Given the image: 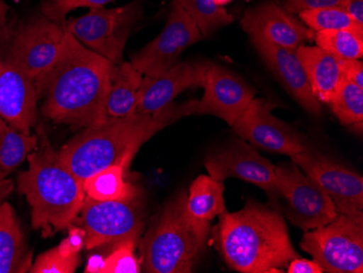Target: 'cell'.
I'll list each match as a JSON object with an SVG mask.
<instances>
[{
	"mask_svg": "<svg viewBox=\"0 0 363 273\" xmlns=\"http://www.w3.org/2000/svg\"><path fill=\"white\" fill-rule=\"evenodd\" d=\"M340 7L356 23L363 26V0H342Z\"/></svg>",
	"mask_w": 363,
	"mask_h": 273,
	"instance_id": "cell-37",
	"label": "cell"
},
{
	"mask_svg": "<svg viewBox=\"0 0 363 273\" xmlns=\"http://www.w3.org/2000/svg\"><path fill=\"white\" fill-rule=\"evenodd\" d=\"M114 0H44L42 4V13L45 17L56 22L65 28L69 12L77 8L85 7L89 9L105 7Z\"/></svg>",
	"mask_w": 363,
	"mask_h": 273,
	"instance_id": "cell-31",
	"label": "cell"
},
{
	"mask_svg": "<svg viewBox=\"0 0 363 273\" xmlns=\"http://www.w3.org/2000/svg\"><path fill=\"white\" fill-rule=\"evenodd\" d=\"M114 65L65 30L58 60L35 85L42 113L58 124L93 128L107 120Z\"/></svg>",
	"mask_w": 363,
	"mask_h": 273,
	"instance_id": "cell-1",
	"label": "cell"
},
{
	"mask_svg": "<svg viewBox=\"0 0 363 273\" xmlns=\"http://www.w3.org/2000/svg\"><path fill=\"white\" fill-rule=\"evenodd\" d=\"M65 36V28L56 22L45 16L33 18L12 34L7 50L0 56L21 69L36 85L58 60Z\"/></svg>",
	"mask_w": 363,
	"mask_h": 273,
	"instance_id": "cell-10",
	"label": "cell"
},
{
	"mask_svg": "<svg viewBox=\"0 0 363 273\" xmlns=\"http://www.w3.org/2000/svg\"><path fill=\"white\" fill-rule=\"evenodd\" d=\"M299 19L313 32L350 30L363 33V26L356 23L342 7H328L301 12Z\"/></svg>",
	"mask_w": 363,
	"mask_h": 273,
	"instance_id": "cell-29",
	"label": "cell"
},
{
	"mask_svg": "<svg viewBox=\"0 0 363 273\" xmlns=\"http://www.w3.org/2000/svg\"><path fill=\"white\" fill-rule=\"evenodd\" d=\"M184 116H191V101L172 103L154 115L136 112L128 117H108L101 126L84 128L77 134L58 154L83 183L98 171L114 165L128 169L146 140Z\"/></svg>",
	"mask_w": 363,
	"mask_h": 273,
	"instance_id": "cell-2",
	"label": "cell"
},
{
	"mask_svg": "<svg viewBox=\"0 0 363 273\" xmlns=\"http://www.w3.org/2000/svg\"><path fill=\"white\" fill-rule=\"evenodd\" d=\"M291 158L331 197L338 213L363 211L362 175L310 147Z\"/></svg>",
	"mask_w": 363,
	"mask_h": 273,
	"instance_id": "cell-14",
	"label": "cell"
},
{
	"mask_svg": "<svg viewBox=\"0 0 363 273\" xmlns=\"http://www.w3.org/2000/svg\"><path fill=\"white\" fill-rule=\"evenodd\" d=\"M143 75L130 62L114 65L107 101L108 117L124 118L136 113Z\"/></svg>",
	"mask_w": 363,
	"mask_h": 273,
	"instance_id": "cell-23",
	"label": "cell"
},
{
	"mask_svg": "<svg viewBox=\"0 0 363 273\" xmlns=\"http://www.w3.org/2000/svg\"><path fill=\"white\" fill-rule=\"evenodd\" d=\"M28 169L18 174V191L30 206L32 227L44 238L73 223L84 203V189L58 152L43 138L38 150L28 156Z\"/></svg>",
	"mask_w": 363,
	"mask_h": 273,
	"instance_id": "cell-4",
	"label": "cell"
},
{
	"mask_svg": "<svg viewBox=\"0 0 363 273\" xmlns=\"http://www.w3.org/2000/svg\"><path fill=\"white\" fill-rule=\"evenodd\" d=\"M330 105L342 126L362 124L363 89L354 83L342 79Z\"/></svg>",
	"mask_w": 363,
	"mask_h": 273,
	"instance_id": "cell-28",
	"label": "cell"
},
{
	"mask_svg": "<svg viewBox=\"0 0 363 273\" xmlns=\"http://www.w3.org/2000/svg\"><path fill=\"white\" fill-rule=\"evenodd\" d=\"M81 262L79 255L63 256L57 247L47 250L36 258L28 272L30 273H73Z\"/></svg>",
	"mask_w": 363,
	"mask_h": 273,
	"instance_id": "cell-32",
	"label": "cell"
},
{
	"mask_svg": "<svg viewBox=\"0 0 363 273\" xmlns=\"http://www.w3.org/2000/svg\"><path fill=\"white\" fill-rule=\"evenodd\" d=\"M203 87V99L191 101V115L214 116L230 126L256 97V91L240 75L209 61Z\"/></svg>",
	"mask_w": 363,
	"mask_h": 273,
	"instance_id": "cell-15",
	"label": "cell"
},
{
	"mask_svg": "<svg viewBox=\"0 0 363 273\" xmlns=\"http://www.w3.org/2000/svg\"><path fill=\"white\" fill-rule=\"evenodd\" d=\"M140 240L134 238L114 244L113 250L105 258L103 273L142 272V264L135 256V246Z\"/></svg>",
	"mask_w": 363,
	"mask_h": 273,
	"instance_id": "cell-30",
	"label": "cell"
},
{
	"mask_svg": "<svg viewBox=\"0 0 363 273\" xmlns=\"http://www.w3.org/2000/svg\"><path fill=\"white\" fill-rule=\"evenodd\" d=\"M7 175L3 171H0V204L5 201L14 189L13 182L8 179Z\"/></svg>",
	"mask_w": 363,
	"mask_h": 273,
	"instance_id": "cell-39",
	"label": "cell"
},
{
	"mask_svg": "<svg viewBox=\"0 0 363 273\" xmlns=\"http://www.w3.org/2000/svg\"><path fill=\"white\" fill-rule=\"evenodd\" d=\"M32 254L13 208L0 204V273L28 272Z\"/></svg>",
	"mask_w": 363,
	"mask_h": 273,
	"instance_id": "cell-21",
	"label": "cell"
},
{
	"mask_svg": "<svg viewBox=\"0 0 363 273\" xmlns=\"http://www.w3.org/2000/svg\"><path fill=\"white\" fill-rule=\"evenodd\" d=\"M273 107L270 101L255 97L232 126L236 135L255 147L289 157L307 150L305 136L274 117Z\"/></svg>",
	"mask_w": 363,
	"mask_h": 273,
	"instance_id": "cell-13",
	"label": "cell"
},
{
	"mask_svg": "<svg viewBox=\"0 0 363 273\" xmlns=\"http://www.w3.org/2000/svg\"><path fill=\"white\" fill-rule=\"evenodd\" d=\"M233 0H214V3L217 4L220 7H224V6L228 5L232 3Z\"/></svg>",
	"mask_w": 363,
	"mask_h": 273,
	"instance_id": "cell-41",
	"label": "cell"
},
{
	"mask_svg": "<svg viewBox=\"0 0 363 273\" xmlns=\"http://www.w3.org/2000/svg\"><path fill=\"white\" fill-rule=\"evenodd\" d=\"M205 166L213 180L236 178L257 185L268 194L274 209L279 208L275 166L242 138L208 155Z\"/></svg>",
	"mask_w": 363,
	"mask_h": 273,
	"instance_id": "cell-12",
	"label": "cell"
},
{
	"mask_svg": "<svg viewBox=\"0 0 363 273\" xmlns=\"http://www.w3.org/2000/svg\"><path fill=\"white\" fill-rule=\"evenodd\" d=\"M240 26L250 38H261L291 50H297L301 45L311 42L315 35V32L297 19L295 14L273 0L248 8Z\"/></svg>",
	"mask_w": 363,
	"mask_h": 273,
	"instance_id": "cell-16",
	"label": "cell"
},
{
	"mask_svg": "<svg viewBox=\"0 0 363 273\" xmlns=\"http://www.w3.org/2000/svg\"><path fill=\"white\" fill-rule=\"evenodd\" d=\"M203 38L196 22L173 0L162 32L136 52L130 63L143 77H158L179 63L181 55Z\"/></svg>",
	"mask_w": 363,
	"mask_h": 273,
	"instance_id": "cell-11",
	"label": "cell"
},
{
	"mask_svg": "<svg viewBox=\"0 0 363 273\" xmlns=\"http://www.w3.org/2000/svg\"><path fill=\"white\" fill-rule=\"evenodd\" d=\"M342 79L363 89V63L360 59H342Z\"/></svg>",
	"mask_w": 363,
	"mask_h": 273,
	"instance_id": "cell-35",
	"label": "cell"
},
{
	"mask_svg": "<svg viewBox=\"0 0 363 273\" xmlns=\"http://www.w3.org/2000/svg\"><path fill=\"white\" fill-rule=\"evenodd\" d=\"M318 47L340 59H361L363 56V33L350 30H328L315 32Z\"/></svg>",
	"mask_w": 363,
	"mask_h": 273,
	"instance_id": "cell-27",
	"label": "cell"
},
{
	"mask_svg": "<svg viewBox=\"0 0 363 273\" xmlns=\"http://www.w3.org/2000/svg\"><path fill=\"white\" fill-rule=\"evenodd\" d=\"M187 193L168 201L140 240V264L148 273H189L201 258L208 234L186 211Z\"/></svg>",
	"mask_w": 363,
	"mask_h": 273,
	"instance_id": "cell-5",
	"label": "cell"
},
{
	"mask_svg": "<svg viewBox=\"0 0 363 273\" xmlns=\"http://www.w3.org/2000/svg\"><path fill=\"white\" fill-rule=\"evenodd\" d=\"M69 229V236L65 240H61V243L57 246L59 252L65 257H73L79 255L83 247H85V233L84 229H82L79 225L71 224Z\"/></svg>",
	"mask_w": 363,
	"mask_h": 273,
	"instance_id": "cell-33",
	"label": "cell"
},
{
	"mask_svg": "<svg viewBox=\"0 0 363 273\" xmlns=\"http://www.w3.org/2000/svg\"><path fill=\"white\" fill-rule=\"evenodd\" d=\"M301 248L328 273L363 272V211L338 213L303 235Z\"/></svg>",
	"mask_w": 363,
	"mask_h": 273,
	"instance_id": "cell-6",
	"label": "cell"
},
{
	"mask_svg": "<svg viewBox=\"0 0 363 273\" xmlns=\"http://www.w3.org/2000/svg\"><path fill=\"white\" fill-rule=\"evenodd\" d=\"M289 273H323V269L315 260L296 257L287 266Z\"/></svg>",
	"mask_w": 363,
	"mask_h": 273,
	"instance_id": "cell-36",
	"label": "cell"
},
{
	"mask_svg": "<svg viewBox=\"0 0 363 273\" xmlns=\"http://www.w3.org/2000/svg\"><path fill=\"white\" fill-rule=\"evenodd\" d=\"M279 199L284 201L285 216L301 229L309 231L323 227L338 216L331 197L303 174L296 164L275 166Z\"/></svg>",
	"mask_w": 363,
	"mask_h": 273,
	"instance_id": "cell-9",
	"label": "cell"
},
{
	"mask_svg": "<svg viewBox=\"0 0 363 273\" xmlns=\"http://www.w3.org/2000/svg\"><path fill=\"white\" fill-rule=\"evenodd\" d=\"M121 165H114L85 179L82 183L86 196L95 201H128L140 195L138 189L125 181Z\"/></svg>",
	"mask_w": 363,
	"mask_h": 273,
	"instance_id": "cell-24",
	"label": "cell"
},
{
	"mask_svg": "<svg viewBox=\"0 0 363 273\" xmlns=\"http://www.w3.org/2000/svg\"><path fill=\"white\" fill-rule=\"evenodd\" d=\"M342 0H284L283 8L293 14L328 7H340Z\"/></svg>",
	"mask_w": 363,
	"mask_h": 273,
	"instance_id": "cell-34",
	"label": "cell"
},
{
	"mask_svg": "<svg viewBox=\"0 0 363 273\" xmlns=\"http://www.w3.org/2000/svg\"><path fill=\"white\" fill-rule=\"evenodd\" d=\"M38 136L22 133L0 119V171L9 174L38 147Z\"/></svg>",
	"mask_w": 363,
	"mask_h": 273,
	"instance_id": "cell-25",
	"label": "cell"
},
{
	"mask_svg": "<svg viewBox=\"0 0 363 273\" xmlns=\"http://www.w3.org/2000/svg\"><path fill=\"white\" fill-rule=\"evenodd\" d=\"M146 209L140 195L128 201H95L85 196L81 211L72 224L84 229L85 248L134 238L140 240Z\"/></svg>",
	"mask_w": 363,
	"mask_h": 273,
	"instance_id": "cell-8",
	"label": "cell"
},
{
	"mask_svg": "<svg viewBox=\"0 0 363 273\" xmlns=\"http://www.w3.org/2000/svg\"><path fill=\"white\" fill-rule=\"evenodd\" d=\"M223 182L209 175H199L189 186L186 211L194 223L209 233L210 222L226 211Z\"/></svg>",
	"mask_w": 363,
	"mask_h": 273,
	"instance_id": "cell-22",
	"label": "cell"
},
{
	"mask_svg": "<svg viewBox=\"0 0 363 273\" xmlns=\"http://www.w3.org/2000/svg\"><path fill=\"white\" fill-rule=\"evenodd\" d=\"M297 56L303 63L312 93L320 103L330 104L342 81V59L320 47L301 45Z\"/></svg>",
	"mask_w": 363,
	"mask_h": 273,
	"instance_id": "cell-20",
	"label": "cell"
},
{
	"mask_svg": "<svg viewBox=\"0 0 363 273\" xmlns=\"http://www.w3.org/2000/svg\"><path fill=\"white\" fill-rule=\"evenodd\" d=\"M8 10H9V6L6 4L5 0H0V30L5 26Z\"/></svg>",
	"mask_w": 363,
	"mask_h": 273,
	"instance_id": "cell-40",
	"label": "cell"
},
{
	"mask_svg": "<svg viewBox=\"0 0 363 273\" xmlns=\"http://www.w3.org/2000/svg\"><path fill=\"white\" fill-rule=\"evenodd\" d=\"M104 267H105V257L101 255H91L87 260L84 272L103 273Z\"/></svg>",
	"mask_w": 363,
	"mask_h": 273,
	"instance_id": "cell-38",
	"label": "cell"
},
{
	"mask_svg": "<svg viewBox=\"0 0 363 273\" xmlns=\"http://www.w3.org/2000/svg\"><path fill=\"white\" fill-rule=\"evenodd\" d=\"M196 22L203 38L211 36L216 30L234 21L232 14L214 0H174Z\"/></svg>",
	"mask_w": 363,
	"mask_h": 273,
	"instance_id": "cell-26",
	"label": "cell"
},
{
	"mask_svg": "<svg viewBox=\"0 0 363 273\" xmlns=\"http://www.w3.org/2000/svg\"><path fill=\"white\" fill-rule=\"evenodd\" d=\"M207 62H179L158 77H143L136 112L154 115L173 103L175 97L194 87H203Z\"/></svg>",
	"mask_w": 363,
	"mask_h": 273,
	"instance_id": "cell-18",
	"label": "cell"
},
{
	"mask_svg": "<svg viewBox=\"0 0 363 273\" xmlns=\"http://www.w3.org/2000/svg\"><path fill=\"white\" fill-rule=\"evenodd\" d=\"M35 83L21 69L0 56V119L30 134L38 120Z\"/></svg>",
	"mask_w": 363,
	"mask_h": 273,
	"instance_id": "cell-17",
	"label": "cell"
},
{
	"mask_svg": "<svg viewBox=\"0 0 363 273\" xmlns=\"http://www.w3.org/2000/svg\"><path fill=\"white\" fill-rule=\"evenodd\" d=\"M213 234L230 268L242 273H281L299 257L282 213L258 201L240 211H223Z\"/></svg>",
	"mask_w": 363,
	"mask_h": 273,
	"instance_id": "cell-3",
	"label": "cell"
},
{
	"mask_svg": "<svg viewBox=\"0 0 363 273\" xmlns=\"http://www.w3.org/2000/svg\"><path fill=\"white\" fill-rule=\"evenodd\" d=\"M250 40L255 50L289 95L309 115L319 117L321 104L312 93L303 63L296 50L277 46L258 38H250Z\"/></svg>",
	"mask_w": 363,
	"mask_h": 273,
	"instance_id": "cell-19",
	"label": "cell"
},
{
	"mask_svg": "<svg viewBox=\"0 0 363 273\" xmlns=\"http://www.w3.org/2000/svg\"><path fill=\"white\" fill-rule=\"evenodd\" d=\"M143 4L134 0L123 7L89 10L82 17L68 20L65 30L96 54L113 65L123 62V52L130 30L142 19Z\"/></svg>",
	"mask_w": 363,
	"mask_h": 273,
	"instance_id": "cell-7",
	"label": "cell"
}]
</instances>
